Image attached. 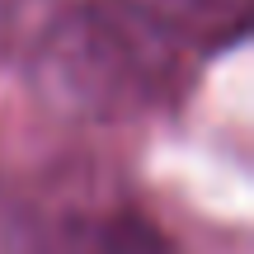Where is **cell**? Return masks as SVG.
I'll use <instances>...</instances> for the list:
<instances>
[{"mask_svg": "<svg viewBox=\"0 0 254 254\" xmlns=\"http://www.w3.org/2000/svg\"><path fill=\"white\" fill-rule=\"evenodd\" d=\"M165 38H174L141 5L109 9L90 5L71 14L52 38L57 71L85 99H146L151 80L165 71Z\"/></svg>", "mask_w": 254, "mask_h": 254, "instance_id": "1", "label": "cell"}, {"mask_svg": "<svg viewBox=\"0 0 254 254\" xmlns=\"http://www.w3.org/2000/svg\"><path fill=\"white\" fill-rule=\"evenodd\" d=\"M75 254H174L165 231L141 212H113L80 236Z\"/></svg>", "mask_w": 254, "mask_h": 254, "instance_id": "2", "label": "cell"}]
</instances>
